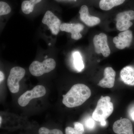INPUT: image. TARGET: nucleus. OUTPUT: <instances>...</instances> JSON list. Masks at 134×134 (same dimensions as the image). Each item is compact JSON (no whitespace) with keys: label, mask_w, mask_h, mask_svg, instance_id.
<instances>
[{"label":"nucleus","mask_w":134,"mask_h":134,"mask_svg":"<svg viewBox=\"0 0 134 134\" xmlns=\"http://www.w3.org/2000/svg\"><path fill=\"white\" fill-rule=\"evenodd\" d=\"M91 90L83 84L78 83L72 86L66 94L63 95L62 102L68 108L81 105L91 96Z\"/></svg>","instance_id":"obj_1"},{"label":"nucleus","mask_w":134,"mask_h":134,"mask_svg":"<svg viewBox=\"0 0 134 134\" xmlns=\"http://www.w3.org/2000/svg\"><path fill=\"white\" fill-rule=\"evenodd\" d=\"M113 110V104L111 102L110 97L101 96L98 101L92 117L96 121L101 122L105 120L112 114Z\"/></svg>","instance_id":"obj_2"},{"label":"nucleus","mask_w":134,"mask_h":134,"mask_svg":"<svg viewBox=\"0 0 134 134\" xmlns=\"http://www.w3.org/2000/svg\"><path fill=\"white\" fill-rule=\"evenodd\" d=\"M56 63L52 58L46 59L43 62L38 61L33 62L29 67V71L32 75L40 76L49 73L55 68Z\"/></svg>","instance_id":"obj_3"},{"label":"nucleus","mask_w":134,"mask_h":134,"mask_svg":"<svg viewBox=\"0 0 134 134\" xmlns=\"http://www.w3.org/2000/svg\"><path fill=\"white\" fill-rule=\"evenodd\" d=\"M25 70L21 67H14L10 70L8 78L7 85L12 93H17L19 90V82L24 76Z\"/></svg>","instance_id":"obj_4"},{"label":"nucleus","mask_w":134,"mask_h":134,"mask_svg":"<svg viewBox=\"0 0 134 134\" xmlns=\"http://www.w3.org/2000/svg\"><path fill=\"white\" fill-rule=\"evenodd\" d=\"M46 93V90L44 86L37 85L31 90L27 91L20 96L18 99V104L21 106H26L32 99L41 97L44 96Z\"/></svg>","instance_id":"obj_5"},{"label":"nucleus","mask_w":134,"mask_h":134,"mask_svg":"<svg viewBox=\"0 0 134 134\" xmlns=\"http://www.w3.org/2000/svg\"><path fill=\"white\" fill-rule=\"evenodd\" d=\"M134 20V11L132 10L118 13L116 16V26L120 31L127 30L133 25L131 21Z\"/></svg>","instance_id":"obj_6"},{"label":"nucleus","mask_w":134,"mask_h":134,"mask_svg":"<svg viewBox=\"0 0 134 134\" xmlns=\"http://www.w3.org/2000/svg\"><path fill=\"white\" fill-rule=\"evenodd\" d=\"M95 50L97 54L101 53L105 57L110 55L111 51L107 43V37L106 34L100 33L94 36L93 40Z\"/></svg>","instance_id":"obj_7"},{"label":"nucleus","mask_w":134,"mask_h":134,"mask_svg":"<svg viewBox=\"0 0 134 134\" xmlns=\"http://www.w3.org/2000/svg\"><path fill=\"white\" fill-rule=\"evenodd\" d=\"M43 24L46 25L52 34L56 35L60 30V20L51 11L48 10L46 12L42 21Z\"/></svg>","instance_id":"obj_8"},{"label":"nucleus","mask_w":134,"mask_h":134,"mask_svg":"<svg viewBox=\"0 0 134 134\" xmlns=\"http://www.w3.org/2000/svg\"><path fill=\"white\" fill-rule=\"evenodd\" d=\"M133 39V34L129 30L121 32L118 36L113 39V43L116 48L122 50L126 47H129L131 44Z\"/></svg>","instance_id":"obj_9"},{"label":"nucleus","mask_w":134,"mask_h":134,"mask_svg":"<svg viewBox=\"0 0 134 134\" xmlns=\"http://www.w3.org/2000/svg\"><path fill=\"white\" fill-rule=\"evenodd\" d=\"M113 130L117 134H134L132 122L126 118L115 121L113 125Z\"/></svg>","instance_id":"obj_10"},{"label":"nucleus","mask_w":134,"mask_h":134,"mask_svg":"<svg viewBox=\"0 0 134 134\" xmlns=\"http://www.w3.org/2000/svg\"><path fill=\"white\" fill-rule=\"evenodd\" d=\"M84 26L81 24H62L60 30L71 33V38L75 40H78L82 37L80 32L83 30Z\"/></svg>","instance_id":"obj_11"},{"label":"nucleus","mask_w":134,"mask_h":134,"mask_svg":"<svg viewBox=\"0 0 134 134\" xmlns=\"http://www.w3.org/2000/svg\"><path fill=\"white\" fill-rule=\"evenodd\" d=\"M104 77L99 81L98 86L104 88H112L115 83V71L111 67H107L104 70Z\"/></svg>","instance_id":"obj_12"},{"label":"nucleus","mask_w":134,"mask_h":134,"mask_svg":"<svg viewBox=\"0 0 134 134\" xmlns=\"http://www.w3.org/2000/svg\"><path fill=\"white\" fill-rule=\"evenodd\" d=\"M79 13L81 20L87 26H95L100 23V20L99 18L90 14L88 8L86 5H82L81 7Z\"/></svg>","instance_id":"obj_13"},{"label":"nucleus","mask_w":134,"mask_h":134,"mask_svg":"<svg viewBox=\"0 0 134 134\" xmlns=\"http://www.w3.org/2000/svg\"><path fill=\"white\" fill-rule=\"evenodd\" d=\"M121 79L124 83L134 86V68L127 66L123 68L120 73Z\"/></svg>","instance_id":"obj_14"},{"label":"nucleus","mask_w":134,"mask_h":134,"mask_svg":"<svg viewBox=\"0 0 134 134\" xmlns=\"http://www.w3.org/2000/svg\"><path fill=\"white\" fill-rule=\"evenodd\" d=\"M126 0H100L99 7L104 10H110L114 7L121 5Z\"/></svg>","instance_id":"obj_15"},{"label":"nucleus","mask_w":134,"mask_h":134,"mask_svg":"<svg viewBox=\"0 0 134 134\" xmlns=\"http://www.w3.org/2000/svg\"><path fill=\"white\" fill-rule=\"evenodd\" d=\"M42 0L25 1L22 3V11L25 14H29L33 11L34 6L40 2Z\"/></svg>","instance_id":"obj_16"},{"label":"nucleus","mask_w":134,"mask_h":134,"mask_svg":"<svg viewBox=\"0 0 134 134\" xmlns=\"http://www.w3.org/2000/svg\"><path fill=\"white\" fill-rule=\"evenodd\" d=\"M73 57L75 68L77 71L81 72L84 68V65L80 53L78 52H75L73 53Z\"/></svg>","instance_id":"obj_17"},{"label":"nucleus","mask_w":134,"mask_h":134,"mask_svg":"<svg viewBox=\"0 0 134 134\" xmlns=\"http://www.w3.org/2000/svg\"><path fill=\"white\" fill-rule=\"evenodd\" d=\"M39 134H63L62 131L58 129L49 130L44 127L40 128L39 130Z\"/></svg>","instance_id":"obj_18"},{"label":"nucleus","mask_w":134,"mask_h":134,"mask_svg":"<svg viewBox=\"0 0 134 134\" xmlns=\"http://www.w3.org/2000/svg\"><path fill=\"white\" fill-rule=\"evenodd\" d=\"M11 12V8L8 3L4 2H0V15L1 16L8 14Z\"/></svg>","instance_id":"obj_19"},{"label":"nucleus","mask_w":134,"mask_h":134,"mask_svg":"<svg viewBox=\"0 0 134 134\" xmlns=\"http://www.w3.org/2000/svg\"><path fill=\"white\" fill-rule=\"evenodd\" d=\"M75 130H76L78 134H83L84 130L83 126L81 123L79 122H75L74 123Z\"/></svg>","instance_id":"obj_20"},{"label":"nucleus","mask_w":134,"mask_h":134,"mask_svg":"<svg viewBox=\"0 0 134 134\" xmlns=\"http://www.w3.org/2000/svg\"><path fill=\"white\" fill-rule=\"evenodd\" d=\"M94 120H95L93 119L92 117V118L90 117L86 120L85 125L88 129L91 130L94 128L95 125Z\"/></svg>","instance_id":"obj_21"},{"label":"nucleus","mask_w":134,"mask_h":134,"mask_svg":"<svg viewBox=\"0 0 134 134\" xmlns=\"http://www.w3.org/2000/svg\"><path fill=\"white\" fill-rule=\"evenodd\" d=\"M65 132L66 134H78L74 128L70 127H66Z\"/></svg>","instance_id":"obj_22"},{"label":"nucleus","mask_w":134,"mask_h":134,"mask_svg":"<svg viewBox=\"0 0 134 134\" xmlns=\"http://www.w3.org/2000/svg\"><path fill=\"white\" fill-rule=\"evenodd\" d=\"M4 79H5V76H4V74L3 73L2 71H0V82H1V83L4 80Z\"/></svg>","instance_id":"obj_23"},{"label":"nucleus","mask_w":134,"mask_h":134,"mask_svg":"<svg viewBox=\"0 0 134 134\" xmlns=\"http://www.w3.org/2000/svg\"><path fill=\"white\" fill-rule=\"evenodd\" d=\"M100 125L102 126H105L106 125L107 122L105 120L103 121L100 122Z\"/></svg>","instance_id":"obj_24"},{"label":"nucleus","mask_w":134,"mask_h":134,"mask_svg":"<svg viewBox=\"0 0 134 134\" xmlns=\"http://www.w3.org/2000/svg\"><path fill=\"white\" fill-rule=\"evenodd\" d=\"M131 117H132V120L134 121V111L131 114Z\"/></svg>","instance_id":"obj_25"},{"label":"nucleus","mask_w":134,"mask_h":134,"mask_svg":"<svg viewBox=\"0 0 134 134\" xmlns=\"http://www.w3.org/2000/svg\"><path fill=\"white\" fill-rule=\"evenodd\" d=\"M0 121H0V124H1V125L2 123V119L1 117H0Z\"/></svg>","instance_id":"obj_26"}]
</instances>
